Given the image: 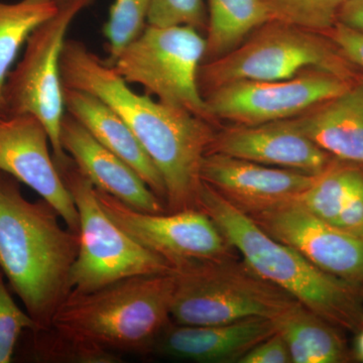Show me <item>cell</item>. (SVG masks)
<instances>
[{"mask_svg":"<svg viewBox=\"0 0 363 363\" xmlns=\"http://www.w3.org/2000/svg\"><path fill=\"white\" fill-rule=\"evenodd\" d=\"M334 226L363 238V179L343 207Z\"/></svg>","mask_w":363,"mask_h":363,"instance_id":"obj_31","label":"cell"},{"mask_svg":"<svg viewBox=\"0 0 363 363\" xmlns=\"http://www.w3.org/2000/svg\"><path fill=\"white\" fill-rule=\"evenodd\" d=\"M279 242L322 271L363 291V238L327 223L295 203L248 215Z\"/></svg>","mask_w":363,"mask_h":363,"instance_id":"obj_12","label":"cell"},{"mask_svg":"<svg viewBox=\"0 0 363 363\" xmlns=\"http://www.w3.org/2000/svg\"><path fill=\"white\" fill-rule=\"evenodd\" d=\"M60 0L0 1V114L4 117V87L9 69L30 33L57 13Z\"/></svg>","mask_w":363,"mask_h":363,"instance_id":"obj_22","label":"cell"},{"mask_svg":"<svg viewBox=\"0 0 363 363\" xmlns=\"http://www.w3.org/2000/svg\"><path fill=\"white\" fill-rule=\"evenodd\" d=\"M1 118H4V116H2L1 114H0V119Z\"/></svg>","mask_w":363,"mask_h":363,"instance_id":"obj_34","label":"cell"},{"mask_svg":"<svg viewBox=\"0 0 363 363\" xmlns=\"http://www.w3.org/2000/svg\"><path fill=\"white\" fill-rule=\"evenodd\" d=\"M60 142L66 154L97 190L143 212L166 213L164 202L123 160L98 143L77 119L66 111Z\"/></svg>","mask_w":363,"mask_h":363,"instance_id":"obj_17","label":"cell"},{"mask_svg":"<svg viewBox=\"0 0 363 363\" xmlns=\"http://www.w3.org/2000/svg\"><path fill=\"white\" fill-rule=\"evenodd\" d=\"M292 119L303 135L334 159L363 166V77Z\"/></svg>","mask_w":363,"mask_h":363,"instance_id":"obj_19","label":"cell"},{"mask_svg":"<svg viewBox=\"0 0 363 363\" xmlns=\"http://www.w3.org/2000/svg\"><path fill=\"white\" fill-rule=\"evenodd\" d=\"M175 272L130 277L87 293L72 292L51 326L116 354H152L171 323Z\"/></svg>","mask_w":363,"mask_h":363,"instance_id":"obj_4","label":"cell"},{"mask_svg":"<svg viewBox=\"0 0 363 363\" xmlns=\"http://www.w3.org/2000/svg\"><path fill=\"white\" fill-rule=\"evenodd\" d=\"M104 211L138 245L174 267L233 257V247L207 214L200 209L149 213L97 190Z\"/></svg>","mask_w":363,"mask_h":363,"instance_id":"obj_11","label":"cell"},{"mask_svg":"<svg viewBox=\"0 0 363 363\" xmlns=\"http://www.w3.org/2000/svg\"><path fill=\"white\" fill-rule=\"evenodd\" d=\"M208 152L312 176L321 174L335 160L303 135L292 118L255 125L229 124L219 130L217 128Z\"/></svg>","mask_w":363,"mask_h":363,"instance_id":"obj_15","label":"cell"},{"mask_svg":"<svg viewBox=\"0 0 363 363\" xmlns=\"http://www.w3.org/2000/svg\"><path fill=\"white\" fill-rule=\"evenodd\" d=\"M294 363H344L350 360L340 328L295 302L272 319Z\"/></svg>","mask_w":363,"mask_h":363,"instance_id":"obj_20","label":"cell"},{"mask_svg":"<svg viewBox=\"0 0 363 363\" xmlns=\"http://www.w3.org/2000/svg\"><path fill=\"white\" fill-rule=\"evenodd\" d=\"M290 351L284 339L274 333L269 338L257 344L238 363H290Z\"/></svg>","mask_w":363,"mask_h":363,"instance_id":"obj_30","label":"cell"},{"mask_svg":"<svg viewBox=\"0 0 363 363\" xmlns=\"http://www.w3.org/2000/svg\"><path fill=\"white\" fill-rule=\"evenodd\" d=\"M198 209L211 218L255 274L338 328L353 332L362 328V290L322 271L295 248L272 238L204 182Z\"/></svg>","mask_w":363,"mask_h":363,"instance_id":"obj_3","label":"cell"},{"mask_svg":"<svg viewBox=\"0 0 363 363\" xmlns=\"http://www.w3.org/2000/svg\"><path fill=\"white\" fill-rule=\"evenodd\" d=\"M205 52L206 39L195 28L147 25L112 67L128 84L142 86L145 94L217 126L198 85Z\"/></svg>","mask_w":363,"mask_h":363,"instance_id":"obj_8","label":"cell"},{"mask_svg":"<svg viewBox=\"0 0 363 363\" xmlns=\"http://www.w3.org/2000/svg\"><path fill=\"white\" fill-rule=\"evenodd\" d=\"M45 200L28 201L21 182L0 171V271L38 329L71 293V271L79 235L64 229Z\"/></svg>","mask_w":363,"mask_h":363,"instance_id":"obj_2","label":"cell"},{"mask_svg":"<svg viewBox=\"0 0 363 363\" xmlns=\"http://www.w3.org/2000/svg\"><path fill=\"white\" fill-rule=\"evenodd\" d=\"M357 355L362 362H363V327L358 331V337L357 339Z\"/></svg>","mask_w":363,"mask_h":363,"instance_id":"obj_33","label":"cell"},{"mask_svg":"<svg viewBox=\"0 0 363 363\" xmlns=\"http://www.w3.org/2000/svg\"><path fill=\"white\" fill-rule=\"evenodd\" d=\"M147 25L190 26L200 33H206V4L204 0H152Z\"/></svg>","mask_w":363,"mask_h":363,"instance_id":"obj_28","label":"cell"},{"mask_svg":"<svg viewBox=\"0 0 363 363\" xmlns=\"http://www.w3.org/2000/svg\"><path fill=\"white\" fill-rule=\"evenodd\" d=\"M200 176L202 182L247 215L295 201L316 177L218 152L205 155Z\"/></svg>","mask_w":363,"mask_h":363,"instance_id":"obj_14","label":"cell"},{"mask_svg":"<svg viewBox=\"0 0 363 363\" xmlns=\"http://www.w3.org/2000/svg\"><path fill=\"white\" fill-rule=\"evenodd\" d=\"M274 333L276 327L269 318L204 326L171 321L157 338L152 354L189 362L238 363L257 344Z\"/></svg>","mask_w":363,"mask_h":363,"instance_id":"obj_16","label":"cell"},{"mask_svg":"<svg viewBox=\"0 0 363 363\" xmlns=\"http://www.w3.org/2000/svg\"><path fill=\"white\" fill-rule=\"evenodd\" d=\"M272 20L320 33L337 23L339 11L348 0H262Z\"/></svg>","mask_w":363,"mask_h":363,"instance_id":"obj_25","label":"cell"},{"mask_svg":"<svg viewBox=\"0 0 363 363\" xmlns=\"http://www.w3.org/2000/svg\"><path fill=\"white\" fill-rule=\"evenodd\" d=\"M49 133L33 114L0 119V171L26 184L45 200L73 233H79L75 202L60 175Z\"/></svg>","mask_w":363,"mask_h":363,"instance_id":"obj_13","label":"cell"},{"mask_svg":"<svg viewBox=\"0 0 363 363\" xmlns=\"http://www.w3.org/2000/svg\"><path fill=\"white\" fill-rule=\"evenodd\" d=\"M150 2L152 0H114L104 26L108 52L105 61L109 65L112 66L124 48L147 28Z\"/></svg>","mask_w":363,"mask_h":363,"instance_id":"obj_26","label":"cell"},{"mask_svg":"<svg viewBox=\"0 0 363 363\" xmlns=\"http://www.w3.org/2000/svg\"><path fill=\"white\" fill-rule=\"evenodd\" d=\"M175 274L171 318L177 324L204 326L255 317L272 320L298 302L235 257L182 267Z\"/></svg>","mask_w":363,"mask_h":363,"instance_id":"obj_7","label":"cell"},{"mask_svg":"<svg viewBox=\"0 0 363 363\" xmlns=\"http://www.w3.org/2000/svg\"><path fill=\"white\" fill-rule=\"evenodd\" d=\"M204 62L238 47L250 33L272 20L262 0H208Z\"/></svg>","mask_w":363,"mask_h":363,"instance_id":"obj_21","label":"cell"},{"mask_svg":"<svg viewBox=\"0 0 363 363\" xmlns=\"http://www.w3.org/2000/svg\"><path fill=\"white\" fill-rule=\"evenodd\" d=\"M37 329L33 318L14 302L0 271V363L13 362L23 334Z\"/></svg>","mask_w":363,"mask_h":363,"instance_id":"obj_27","label":"cell"},{"mask_svg":"<svg viewBox=\"0 0 363 363\" xmlns=\"http://www.w3.org/2000/svg\"><path fill=\"white\" fill-rule=\"evenodd\" d=\"M337 23L363 33V0H348L339 11Z\"/></svg>","mask_w":363,"mask_h":363,"instance_id":"obj_32","label":"cell"},{"mask_svg":"<svg viewBox=\"0 0 363 363\" xmlns=\"http://www.w3.org/2000/svg\"><path fill=\"white\" fill-rule=\"evenodd\" d=\"M55 162L79 215V250L70 279L73 292H91L130 277L175 272L112 220L100 204L96 188L69 155Z\"/></svg>","mask_w":363,"mask_h":363,"instance_id":"obj_6","label":"cell"},{"mask_svg":"<svg viewBox=\"0 0 363 363\" xmlns=\"http://www.w3.org/2000/svg\"><path fill=\"white\" fill-rule=\"evenodd\" d=\"M324 35L336 45L339 51L352 65L363 70V33L336 23Z\"/></svg>","mask_w":363,"mask_h":363,"instance_id":"obj_29","label":"cell"},{"mask_svg":"<svg viewBox=\"0 0 363 363\" xmlns=\"http://www.w3.org/2000/svg\"><path fill=\"white\" fill-rule=\"evenodd\" d=\"M25 346L16 351L21 362L49 363H116L121 355L90 345L55 327L26 330Z\"/></svg>","mask_w":363,"mask_h":363,"instance_id":"obj_24","label":"cell"},{"mask_svg":"<svg viewBox=\"0 0 363 363\" xmlns=\"http://www.w3.org/2000/svg\"><path fill=\"white\" fill-rule=\"evenodd\" d=\"M60 70L63 87L99 97L130 126L161 173L167 211L198 209L202 161L217 126L150 95L138 94L80 40H66Z\"/></svg>","mask_w":363,"mask_h":363,"instance_id":"obj_1","label":"cell"},{"mask_svg":"<svg viewBox=\"0 0 363 363\" xmlns=\"http://www.w3.org/2000/svg\"><path fill=\"white\" fill-rule=\"evenodd\" d=\"M311 68L352 81L362 78L324 33L274 20L250 33L233 51L203 62L198 85L203 97L229 83L285 80Z\"/></svg>","mask_w":363,"mask_h":363,"instance_id":"obj_5","label":"cell"},{"mask_svg":"<svg viewBox=\"0 0 363 363\" xmlns=\"http://www.w3.org/2000/svg\"><path fill=\"white\" fill-rule=\"evenodd\" d=\"M63 88L66 111L98 143L135 169L166 205V187L161 173L125 121L99 97L85 91Z\"/></svg>","mask_w":363,"mask_h":363,"instance_id":"obj_18","label":"cell"},{"mask_svg":"<svg viewBox=\"0 0 363 363\" xmlns=\"http://www.w3.org/2000/svg\"><path fill=\"white\" fill-rule=\"evenodd\" d=\"M357 81L320 69H306L295 77L278 81H238L203 95L218 125H255L294 118L337 96Z\"/></svg>","mask_w":363,"mask_h":363,"instance_id":"obj_10","label":"cell"},{"mask_svg":"<svg viewBox=\"0 0 363 363\" xmlns=\"http://www.w3.org/2000/svg\"><path fill=\"white\" fill-rule=\"evenodd\" d=\"M363 179L362 164L334 160L295 203L313 216L334 225L350 196Z\"/></svg>","mask_w":363,"mask_h":363,"instance_id":"obj_23","label":"cell"},{"mask_svg":"<svg viewBox=\"0 0 363 363\" xmlns=\"http://www.w3.org/2000/svg\"><path fill=\"white\" fill-rule=\"evenodd\" d=\"M94 2L60 0L57 13L38 26L26 40L23 59L9 72L4 87V117L37 116L49 133L55 162L68 156L60 142L66 113L60 70L62 52L72 23Z\"/></svg>","mask_w":363,"mask_h":363,"instance_id":"obj_9","label":"cell"}]
</instances>
